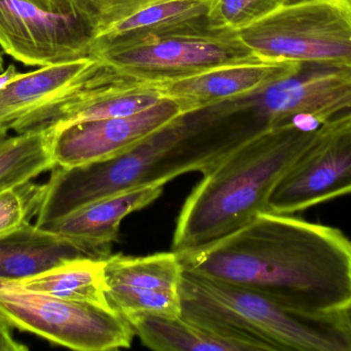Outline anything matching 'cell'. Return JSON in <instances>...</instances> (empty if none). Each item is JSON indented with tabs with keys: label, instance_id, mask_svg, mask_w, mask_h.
Listing matches in <instances>:
<instances>
[{
	"label": "cell",
	"instance_id": "6da1fadb",
	"mask_svg": "<svg viewBox=\"0 0 351 351\" xmlns=\"http://www.w3.org/2000/svg\"><path fill=\"white\" fill-rule=\"evenodd\" d=\"M184 269L315 315L351 306V240L333 227L265 212L232 234L178 253Z\"/></svg>",
	"mask_w": 351,
	"mask_h": 351
},
{
	"label": "cell",
	"instance_id": "7a4b0ae2",
	"mask_svg": "<svg viewBox=\"0 0 351 351\" xmlns=\"http://www.w3.org/2000/svg\"><path fill=\"white\" fill-rule=\"evenodd\" d=\"M254 135L241 120L208 109L179 117L121 156L82 166H56L45 183L35 225L55 222L111 194L165 185L194 171L204 174Z\"/></svg>",
	"mask_w": 351,
	"mask_h": 351
},
{
	"label": "cell",
	"instance_id": "3957f363",
	"mask_svg": "<svg viewBox=\"0 0 351 351\" xmlns=\"http://www.w3.org/2000/svg\"><path fill=\"white\" fill-rule=\"evenodd\" d=\"M321 128L287 124L264 130L204 173L180 212L172 251L202 249L267 212L274 188Z\"/></svg>",
	"mask_w": 351,
	"mask_h": 351
},
{
	"label": "cell",
	"instance_id": "277c9868",
	"mask_svg": "<svg viewBox=\"0 0 351 351\" xmlns=\"http://www.w3.org/2000/svg\"><path fill=\"white\" fill-rule=\"evenodd\" d=\"M180 298L182 319L241 351H351L344 313H304L258 291L186 269Z\"/></svg>",
	"mask_w": 351,
	"mask_h": 351
},
{
	"label": "cell",
	"instance_id": "5b68a950",
	"mask_svg": "<svg viewBox=\"0 0 351 351\" xmlns=\"http://www.w3.org/2000/svg\"><path fill=\"white\" fill-rule=\"evenodd\" d=\"M235 33L258 59L351 67V0L282 4Z\"/></svg>",
	"mask_w": 351,
	"mask_h": 351
},
{
	"label": "cell",
	"instance_id": "8992f818",
	"mask_svg": "<svg viewBox=\"0 0 351 351\" xmlns=\"http://www.w3.org/2000/svg\"><path fill=\"white\" fill-rule=\"evenodd\" d=\"M0 317L10 328L74 350L130 348L135 335L128 319L112 306L65 300L1 280Z\"/></svg>",
	"mask_w": 351,
	"mask_h": 351
},
{
	"label": "cell",
	"instance_id": "52a82bcc",
	"mask_svg": "<svg viewBox=\"0 0 351 351\" xmlns=\"http://www.w3.org/2000/svg\"><path fill=\"white\" fill-rule=\"evenodd\" d=\"M90 57L123 76L146 82H170L228 64L258 58L237 33L189 29L104 45ZM261 60V59H259Z\"/></svg>",
	"mask_w": 351,
	"mask_h": 351
},
{
	"label": "cell",
	"instance_id": "ba28073f",
	"mask_svg": "<svg viewBox=\"0 0 351 351\" xmlns=\"http://www.w3.org/2000/svg\"><path fill=\"white\" fill-rule=\"evenodd\" d=\"M96 33L77 0H0V47L24 65L90 57Z\"/></svg>",
	"mask_w": 351,
	"mask_h": 351
},
{
	"label": "cell",
	"instance_id": "9c48e42d",
	"mask_svg": "<svg viewBox=\"0 0 351 351\" xmlns=\"http://www.w3.org/2000/svg\"><path fill=\"white\" fill-rule=\"evenodd\" d=\"M231 104L263 130L287 124L317 129L351 123V67L300 62L294 73Z\"/></svg>",
	"mask_w": 351,
	"mask_h": 351
},
{
	"label": "cell",
	"instance_id": "30bf717a",
	"mask_svg": "<svg viewBox=\"0 0 351 351\" xmlns=\"http://www.w3.org/2000/svg\"><path fill=\"white\" fill-rule=\"evenodd\" d=\"M351 193V123L319 129L286 171L267 212L293 214Z\"/></svg>",
	"mask_w": 351,
	"mask_h": 351
},
{
	"label": "cell",
	"instance_id": "8fae6325",
	"mask_svg": "<svg viewBox=\"0 0 351 351\" xmlns=\"http://www.w3.org/2000/svg\"><path fill=\"white\" fill-rule=\"evenodd\" d=\"M185 115L177 101L166 98L135 115L49 128L51 155L60 167L109 160L129 152Z\"/></svg>",
	"mask_w": 351,
	"mask_h": 351
},
{
	"label": "cell",
	"instance_id": "7c38bea8",
	"mask_svg": "<svg viewBox=\"0 0 351 351\" xmlns=\"http://www.w3.org/2000/svg\"><path fill=\"white\" fill-rule=\"evenodd\" d=\"M94 57L45 66L22 73L10 65L0 72V127L16 134L45 128L98 64Z\"/></svg>",
	"mask_w": 351,
	"mask_h": 351
},
{
	"label": "cell",
	"instance_id": "4fadbf2b",
	"mask_svg": "<svg viewBox=\"0 0 351 351\" xmlns=\"http://www.w3.org/2000/svg\"><path fill=\"white\" fill-rule=\"evenodd\" d=\"M183 266L176 251L144 257L110 255L105 259L106 295L121 315L181 317Z\"/></svg>",
	"mask_w": 351,
	"mask_h": 351
},
{
	"label": "cell",
	"instance_id": "5bb4252c",
	"mask_svg": "<svg viewBox=\"0 0 351 351\" xmlns=\"http://www.w3.org/2000/svg\"><path fill=\"white\" fill-rule=\"evenodd\" d=\"M300 62L252 60L195 76L156 82L165 98L177 101L186 115L245 98L294 73Z\"/></svg>",
	"mask_w": 351,
	"mask_h": 351
},
{
	"label": "cell",
	"instance_id": "9a60e30c",
	"mask_svg": "<svg viewBox=\"0 0 351 351\" xmlns=\"http://www.w3.org/2000/svg\"><path fill=\"white\" fill-rule=\"evenodd\" d=\"M156 82L123 76L98 62L84 84L56 109L45 128L127 117L164 100Z\"/></svg>",
	"mask_w": 351,
	"mask_h": 351
},
{
	"label": "cell",
	"instance_id": "2e32d148",
	"mask_svg": "<svg viewBox=\"0 0 351 351\" xmlns=\"http://www.w3.org/2000/svg\"><path fill=\"white\" fill-rule=\"evenodd\" d=\"M164 187L147 185L111 194L40 228L84 247L96 258L106 259L123 220L154 203L162 195Z\"/></svg>",
	"mask_w": 351,
	"mask_h": 351
},
{
	"label": "cell",
	"instance_id": "e0dca14e",
	"mask_svg": "<svg viewBox=\"0 0 351 351\" xmlns=\"http://www.w3.org/2000/svg\"><path fill=\"white\" fill-rule=\"evenodd\" d=\"M84 257L96 258L84 247L29 223L0 235V280L21 282Z\"/></svg>",
	"mask_w": 351,
	"mask_h": 351
},
{
	"label": "cell",
	"instance_id": "ac0fdd59",
	"mask_svg": "<svg viewBox=\"0 0 351 351\" xmlns=\"http://www.w3.org/2000/svg\"><path fill=\"white\" fill-rule=\"evenodd\" d=\"M208 0H156L100 29L92 51L149 35L208 28Z\"/></svg>",
	"mask_w": 351,
	"mask_h": 351
},
{
	"label": "cell",
	"instance_id": "d6986e66",
	"mask_svg": "<svg viewBox=\"0 0 351 351\" xmlns=\"http://www.w3.org/2000/svg\"><path fill=\"white\" fill-rule=\"evenodd\" d=\"M104 267L105 259L77 258L34 278L10 282L31 292L65 300L111 306L106 295Z\"/></svg>",
	"mask_w": 351,
	"mask_h": 351
},
{
	"label": "cell",
	"instance_id": "ffe728a7",
	"mask_svg": "<svg viewBox=\"0 0 351 351\" xmlns=\"http://www.w3.org/2000/svg\"><path fill=\"white\" fill-rule=\"evenodd\" d=\"M147 348L160 351H241L235 344L181 317L152 313L123 315Z\"/></svg>",
	"mask_w": 351,
	"mask_h": 351
},
{
	"label": "cell",
	"instance_id": "44dd1931",
	"mask_svg": "<svg viewBox=\"0 0 351 351\" xmlns=\"http://www.w3.org/2000/svg\"><path fill=\"white\" fill-rule=\"evenodd\" d=\"M51 144L49 128L10 135L0 127V192L55 168Z\"/></svg>",
	"mask_w": 351,
	"mask_h": 351
},
{
	"label": "cell",
	"instance_id": "7402d4cb",
	"mask_svg": "<svg viewBox=\"0 0 351 351\" xmlns=\"http://www.w3.org/2000/svg\"><path fill=\"white\" fill-rule=\"evenodd\" d=\"M282 5L280 0H208L210 30L237 32Z\"/></svg>",
	"mask_w": 351,
	"mask_h": 351
},
{
	"label": "cell",
	"instance_id": "603a6c76",
	"mask_svg": "<svg viewBox=\"0 0 351 351\" xmlns=\"http://www.w3.org/2000/svg\"><path fill=\"white\" fill-rule=\"evenodd\" d=\"M45 194V183L34 179L0 192V235L16 230L36 218Z\"/></svg>",
	"mask_w": 351,
	"mask_h": 351
},
{
	"label": "cell",
	"instance_id": "cb8c5ba5",
	"mask_svg": "<svg viewBox=\"0 0 351 351\" xmlns=\"http://www.w3.org/2000/svg\"><path fill=\"white\" fill-rule=\"evenodd\" d=\"M77 1L92 16L98 32L103 27L156 0H77Z\"/></svg>",
	"mask_w": 351,
	"mask_h": 351
},
{
	"label": "cell",
	"instance_id": "d4e9b609",
	"mask_svg": "<svg viewBox=\"0 0 351 351\" xmlns=\"http://www.w3.org/2000/svg\"><path fill=\"white\" fill-rule=\"evenodd\" d=\"M0 342L8 344L12 351L27 350L28 348L19 343L12 337V332H10V327L0 317Z\"/></svg>",
	"mask_w": 351,
	"mask_h": 351
},
{
	"label": "cell",
	"instance_id": "484cf974",
	"mask_svg": "<svg viewBox=\"0 0 351 351\" xmlns=\"http://www.w3.org/2000/svg\"><path fill=\"white\" fill-rule=\"evenodd\" d=\"M0 351H12V348L8 346V344L0 342Z\"/></svg>",
	"mask_w": 351,
	"mask_h": 351
},
{
	"label": "cell",
	"instance_id": "4316f807",
	"mask_svg": "<svg viewBox=\"0 0 351 351\" xmlns=\"http://www.w3.org/2000/svg\"><path fill=\"white\" fill-rule=\"evenodd\" d=\"M282 4L296 3V2L306 1V0H280Z\"/></svg>",
	"mask_w": 351,
	"mask_h": 351
},
{
	"label": "cell",
	"instance_id": "83f0119b",
	"mask_svg": "<svg viewBox=\"0 0 351 351\" xmlns=\"http://www.w3.org/2000/svg\"><path fill=\"white\" fill-rule=\"evenodd\" d=\"M344 313H346V319H348V323H350L351 326V306Z\"/></svg>",
	"mask_w": 351,
	"mask_h": 351
},
{
	"label": "cell",
	"instance_id": "f1b7e54d",
	"mask_svg": "<svg viewBox=\"0 0 351 351\" xmlns=\"http://www.w3.org/2000/svg\"><path fill=\"white\" fill-rule=\"evenodd\" d=\"M3 63H0V72L3 71Z\"/></svg>",
	"mask_w": 351,
	"mask_h": 351
},
{
	"label": "cell",
	"instance_id": "f546056e",
	"mask_svg": "<svg viewBox=\"0 0 351 351\" xmlns=\"http://www.w3.org/2000/svg\"><path fill=\"white\" fill-rule=\"evenodd\" d=\"M0 63H3V58H2L1 52H0Z\"/></svg>",
	"mask_w": 351,
	"mask_h": 351
}]
</instances>
